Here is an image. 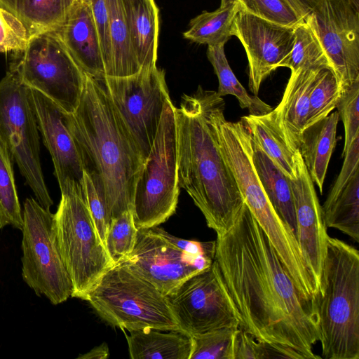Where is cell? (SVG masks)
I'll use <instances>...</instances> for the list:
<instances>
[{"label": "cell", "instance_id": "ab89813d", "mask_svg": "<svg viewBox=\"0 0 359 359\" xmlns=\"http://www.w3.org/2000/svg\"><path fill=\"white\" fill-rule=\"evenodd\" d=\"M84 191L88 206L94 220L100 237L104 245L111 219L103 201L97 194L95 187L84 172Z\"/></svg>", "mask_w": 359, "mask_h": 359}, {"label": "cell", "instance_id": "d6986e66", "mask_svg": "<svg viewBox=\"0 0 359 359\" xmlns=\"http://www.w3.org/2000/svg\"><path fill=\"white\" fill-rule=\"evenodd\" d=\"M321 69H300L291 72L282 99L277 107L273 108L277 124L288 146L294 152L299 149L307 120L310 93Z\"/></svg>", "mask_w": 359, "mask_h": 359}, {"label": "cell", "instance_id": "cb8c5ba5", "mask_svg": "<svg viewBox=\"0 0 359 359\" xmlns=\"http://www.w3.org/2000/svg\"><path fill=\"white\" fill-rule=\"evenodd\" d=\"M253 141L289 179L295 175V154L288 146L276 121L273 109L263 114L244 116Z\"/></svg>", "mask_w": 359, "mask_h": 359}, {"label": "cell", "instance_id": "f1b7e54d", "mask_svg": "<svg viewBox=\"0 0 359 359\" xmlns=\"http://www.w3.org/2000/svg\"><path fill=\"white\" fill-rule=\"evenodd\" d=\"M207 57L213 67L219 81L217 95L235 96L242 109H248L250 114H263L273 107L264 102L257 95H250L233 74L226 59L224 45L208 46Z\"/></svg>", "mask_w": 359, "mask_h": 359}, {"label": "cell", "instance_id": "52a82bcc", "mask_svg": "<svg viewBox=\"0 0 359 359\" xmlns=\"http://www.w3.org/2000/svg\"><path fill=\"white\" fill-rule=\"evenodd\" d=\"M54 217L59 249L73 285L72 297L86 300L114 264L96 229L85 194H61Z\"/></svg>", "mask_w": 359, "mask_h": 359}, {"label": "cell", "instance_id": "ee69618b", "mask_svg": "<svg viewBox=\"0 0 359 359\" xmlns=\"http://www.w3.org/2000/svg\"><path fill=\"white\" fill-rule=\"evenodd\" d=\"M238 0H221V7H224L228 5H230L231 4H233L235 2H237Z\"/></svg>", "mask_w": 359, "mask_h": 359}, {"label": "cell", "instance_id": "e575fe53", "mask_svg": "<svg viewBox=\"0 0 359 359\" xmlns=\"http://www.w3.org/2000/svg\"><path fill=\"white\" fill-rule=\"evenodd\" d=\"M241 9L267 21L294 27L304 22L290 0H238Z\"/></svg>", "mask_w": 359, "mask_h": 359}, {"label": "cell", "instance_id": "ac0fdd59", "mask_svg": "<svg viewBox=\"0 0 359 359\" xmlns=\"http://www.w3.org/2000/svg\"><path fill=\"white\" fill-rule=\"evenodd\" d=\"M72 57L88 75H105L101 45L88 0H74L66 18L56 29Z\"/></svg>", "mask_w": 359, "mask_h": 359}, {"label": "cell", "instance_id": "d590c367", "mask_svg": "<svg viewBox=\"0 0 359 359\" xmlns=\"http://www.w3.org/2000/svg\"><path fill=\"white\" fill-rule=\"evenodd\" d=\"M336 108L344 126V156L359 135V80L340 92Z\"/></svg>", "mask_w": 359, "mask_h": 359}, {"label": "cell", "instance_id": "2e32d148", "mask_svg": "<svg viewBox=\"0 0 359 359\" xmlns=\"http://www.w3.org/2000/svg\"><path fill=\"white\" fill-rule=\"evenodd\" d=\"M29 94L61 194L73 191L84 194V171L74 140L65 121V111L36 90L29 88Z\"/></svg>", "mask_w": 359, "mask_h": 359}, {"label": "cell", "instance_id": "60d3db41", "mask_svg": "<svg viewBox=\"0 0 359 359\" xmlns=\"http://www.w3.org/2000/svg\"><path fill=\"white\" fill-rule=\"evenodd\" d=\"M152 229L182 251L194 257H206L214 259L216 241H196L176 237L158 226Z\"/></svg>", "mask_w": 359, "mask_h": 359}, {"label": "cell", "instance_id": "83f0119b", "mask_svg": "<svg viewBox=\"0 0 359 359\" xmlns=\"http://www.w3.org/2000/svg\"><path fill=\"white\" fill-rule=\"evenodd\" d=\"M240 9L237 1L220 6L214 11H203L190 20L189 29L183 33V36L208 46L224 45L233 36L234 20Z\"/></svg>", "mask_w": 359, "mask_h": 359}, {"label": "cell", "instance_id": "9c48e42d", "mask_svg": "<svg viewBox=\"0 0 359 359\" xmlns=\"http://www.w3.org/2000/svg\"><path fill=\"white\" fill-rule=\"evenodd\" d=\"M22 276L39 297L57 305L73 293V285L59 249L55 217L34 198L24 202Z\"/></svg>", "mask_w": 359, "mask_h": 359}, {"label": "cell", "instance_id": "1f68e13d", "mask_svg": "<svg viewBox=\"0 0 359 359\" xmlns=\"http://www.w3.org/2000/svg\"><path fill=\"white\" fill-rule=\"evenodd\" d=\"M339 95L340 90L333 69L331 67L322 68L310 93L305 128L328 116L336 108Z\"/></svg>", "mask_w": 359, "mask_h": 359}, {"label": "cell", "instance_id": "3957f363", "mask_svg": "<svg viewBox=\"0 0 359 359\" xmlns=\"http://www.w3.org/2000/svg\"><path fill=\"white\" fill-rule=\"evenodd\" d=\"M64 118L111 222L131 210L144 161L97 78L86 73L79 105Z\"/></svg>", "mask_w": 359, "mask_h": 359}, {"label": "cell", "instance_id": "7bdbcfd3", "mask_svg": "<svg viewBox=\"0 0 359 359\" xmlns=\"http://www.w3.org/2000/svg\"><path fill=\"white\" fill-rule=\"evenodd\" d=\"M109 351L107 344L102 343L98 346L92 348L89 352L80 355V359H105L109 357Z\"/></svg>", "mask_w": 359, "mask_h": 359}, {"label": "cell", "instance_id": "f35d334b", "mask_svg": "<svg viewBox=\"0 0 359 359\" xmlns=\"http://www.w3.org/2000/svg\"><path fill=\"white\" fill-rule=\"evenodd\" d=\"M88 1L100 37L105 75L109 76L112 63V50L107 2L106 0H88Z\"/></svg>", "mask_w": 359, "mask_h": 359}, {"label": "cell", "instance_id": "b9f144b4", "mask_svg": "<svg viewBox=\"0 0 359 359\" xmlns=\"http://www.w3.org/2000/svg\"><path fill=\"white\" fill-rule=\"evenodd\" d=\"M344 157L341 170L326 200L337 196L347 184L355 173L359 171V135L353 140Z\"/></svg>", "mask_w": 359, "mask_h": 359}, {"label": "cell", "instance_id": "30bf717a", "mask_svg": "<svg viewBox=\"0 0 359 359\" xmlns=\"http://www.w3.org/2000/svg\"><path fill=\"white\" fill-rule=\"evenodd\" d=\"M0 139L36 200L50 210L53 201L41 169L39 130L29 88L10 71L0 81Z\"/></svg>", "mask_w": 359, "mask_h": 359}, {"label": "cell", "instance_id": "603a6c76", "mask_svg": "<svg viewBox=\"0 0 359 359\" xmlns=\"http://www.w3.org/2000/svg\"><path fill=\"white\" fill-rule=\"evenodd\" d=\"M252 150L253 164L268 198L280 217L291 228L296 236L294 200L289 178L252 138Z\"/></svg>", "mask_w": 359, "mask_h": 359}, {"label": "cell", "instance_id": "7a4b0ae2", "mask_svg": "<svg viewBox=\"0 0 359 359\" xmlns=\"http://www.w3.org/2000/svg\"><path fill=\"white\" fill-rule=\"evenodd\" d=\"M220 97L199 86L175 107L179 184L217 236L227 232L246 206L219 147L215 111Z\"/></svg>", "mask_w": 359, "mask_h": 359}, {"label": "cell", "instance_id": "4fadbf2b", "mask_svg": "<svg viewBox=\"0 0 359 359\" xmlns=\"http://www.w3.org/2000/svg\"><path fill=\"white\" fill-rule=\"evenodd\" d=\"M182 331L191 337L238 327L233 307L211 265L165 295Z\"/></svg>", "mask_w": 359, "mask_h": 359}, {"label": "cell", "instance_id": "d4e9b609", "mask_svg": "<svg viewBox=\"0 0 359 359\" xmlns=\"http://www.w3.org/2000/svg\"><path fill=\"white\" fill-rule=\"evenodd\" d=\"M72 3L73 0H0L25 23L32 36L57 29Z\"/></svg>", "mask_w": 359, "mask_h": 359}, {"label": "cell", "instance_id": "8fae6325", "mask_svg": "<svg viewBox=\"0 0 359 359\" xmlns=\"http://www.w3.org/2000/svg\"><path fill=\"white\" fill-rule=\"evenodd\" d=\"M100 81L145 162L155 140L164 106L170 98L165 71L142 67L126 76L103 75Z\"/></svg>", "mask_w": 359, "mask_h": 359}, {"label": "cell", "instance_id": "5bb4252c", "mask_svg": "<svg viewBox=\"0 0 359 359\" xmlns=\"http://www.w3.org/2000/svg\"><path fill=\"white\" fill-rule=\"evenodd\" d=\"M213 260L187 254L149 228L138 229L133 250L123 262L166 295L189 277L210 267Z\"/></svg>", "mask_w": 359, "mask_h": 359}, {"label": "cell", "instance_id": "8d00e7d4", "mask_svg": "<svg viewBox=\"0 0 359 359\" xmlns=\"http://www.w3.org/2000/svg\"><path fill=\"white\" fill-rule=\"evenodd\" d=\"M289 358L288 351L281 346L257 340L238 327L233 334V359Z\"/></svg>", "mask_w": 359, "mask_h": 359}, {"label": "cell", "instance_id": "74e56055", "mask_svg": "<svg viewBox=\"0 0 359 359\" xmlns=\"http://www.w3.org/2000/svg\"><path fill=\"white\" fill-rule=\"evenodd\" d=\"M31 36L25 23L0 4V53L23 50Z\"/></svg>", "mask_w": 359, "mask_h": 359}, {"label": "cell", "instance_id": "836d02e7", "mask_svg": "<svg viewBox=\"0 0 359 359\" xmlns=\"http://www.w3.org/2000/svg\"><path fill=\"white\" fill-rule=\"evenodd\" d=\"M238 327H224L191 337L190 359H233V339Z\"/></svg>", "mask_w": 359, "mask_h": 359}, {"label": "cell", "instance_id": "4dcf8cb0", "mask_svg": "<svg viewBox=\"0 0 359 359\" xmlns=\"http://www.w3.org/2000/svg\"><path fill=\"white\" fill-rule=\"evenodd\" d=\"M13 162L0 139V229L11 225L22 231L23 217L15 183Z\"/></svg>", "mask_w": 359, "mask_h": 359}, {"label": "cell", "instance_id": "9a60e30c", "mask_svg": "<svg viewBox=\"0 0 359 359\" xmlns=\"http://www.w3.org/2000/svg\"><path fill=\"white\" fill-rule=\"evenodd\" d=\"M232 33L245 48L249 65V88L257 95L264 80L292 50L294 27L267 21L240 9Z\"/></svg>", "mask_w": 359, "mask_h": 359}, {"label": "cell", "instance_id": "d6a6232c", "mask_svg": "<svg viewBox=\"0 0 359 359\" xmlns=\"http://www.w3.org/2000/svg\"><path fill=\"white\" fill-rule=\"evenodd\" d=\"M138 229L131 210H127L110 223L104 247L114 265L125 261L135 244Z\"/></svg>", "mask_w": 359, "mask_h": 359}, {"label": "cell", "instance_id": "7c38bea8", "mask_svg": "<svg viewBox=\"0 0 359 359\" xmlns=\"http://www.w3.org/2000/svg\"><path fill=\"white\" fill-rule=\"evenodd\" d=\"M321 43L340 92L359 80L358 0H290Z\"/></svg>", "mask_w": 359, "mask_h": 359}, {"label": "cell", "instance_id": "6da1fadb", "mask_svg": "<svg viewBox=\"0 0 359 359\" xmlns=\"http://www.w3.org/2000/svg\"><path fill=\"white\" fill-rule=\"evenodd\" d=\"M212 268L238 327L265 343L316 359L320 341L315 302L303 297L246 205L235 224L217 236Z\"/></svg>", "mask_w": 359, "mask_h": 359}, {"label": "cell", "instance_id": "ba28073f", "mask_svg": "<svg viewBox=\"0 0 359 359\" xmlns=\"http://www.w3.org/2000/svg\"><path fill=\"white\" fill-rule=\"evenodd\" d=\"M9 71L27 87L41 93L65 113L77 108L86 73L55 31L31 36L22 51L13 53Z\"/></svg>", "mask_w": 359, "mask_h": 359}, {"label": "cell", "instance_id": "e0dca14e", "mask_svg": "<svg viewBox=\"0 0 359 359\" xmlns=\"http://www.w3.org/2000/svg\"><path fill=\"white\" fill-rule=\"evenodd\" d=\"M289 180L294 200L296 237L306 266L319 289L329 236L314 183L299 150L295 154V175Z\"/></svg>", "mask_w": 359, "mask_h": 359}, {"label": "cell", "instance_id": "7402d4cb", "mask_svg": "<svg viewBox=\"0 0 359 359\" xmlns=\"http://www.w3.org/2000/svg\"><path fill=\"white\" fill-rule=\"evenodd\" d=\"M337 111L306 128L302 135L299 151L313 181L323 193L329 162L337 144Z\"/></svg>", "mask_w": 359, "mask_h": 359}, {"label": "cell", "instance_id": "5b68a950", "mask_svg": "<svg viewBox=\"0 0 359 359\" xmlns=\"http://www.w3.org/2000/svg\"><path fill=\"white\" fill-rule=\"evenodd\" d=\"M86 301L102 319L122 331L181 330L166 296L126 262L105 271Z\"/></svg>", "mask_w": 359, "mask_h": 359}, {"label": "cell", "instance_id": "277c9868", "mask_svg": "<svg viewBox=\"0 0 359 359\" xmlns=\"http://www.w3.org/2000/svg\"><path fill=\"white\" fill-rule=\"evenodd\" d=\"M322 358L359 359V252L328 237L314 298Z\"/></svg>", "mask_w": 359, "mask_h": 359}, {"label": "cell", "instance_id": "f546056e", "mask_svg": "<svg viewBox=\"0 0 359 359\" xmlns=\"http://www.w3.org/2000/svg\"><path fill=\"white\" fill-rule=\"evenodd\" d=\"M292 50L277 66L287 67L291 72L298 69H320L331 67L325 52L311 27L302 22L294 27Z\"/></svg>", "mask_w": 359, "mask_h": 359}, {"label": "cell", "instance_id": "8992f818", "mask_svg": "<svg viewBox=\"0 0 359 359\" xmlns=\"http://www.w3.org/2000/svg\"><path fill=\"white\" fill-rule=\"evenodd\" d=\"M180 187L175 107L169 98L135 184L131 211L136 227L149 229L167 221L176 211Z\"/></svg>", "mask_w": 359, "mask_h": 359}, {"label": "cell", "instance_id": "4316f807", "mask_svg": "<svg viewBox=\"0 0 359 359\" xmlns=\"http://www.w3.org/2000/svg\"><path fill=\"white\" fill-rule=\"evenodd\" d=\"M321 208L327 228L336 229L358 242L359 171L337 196L325 200Z\"/></svg>", "mask_w": 359, "mask_h": 359}, {"label": "cell", "instance_id": "ffe728a7", "mask_svg": "<svg viewBox=\"0 0 359 359\" xmlns=\"http://www.w3.org/2000/svg\"><path fill=\"white\" fill-rule=\"evenodd\" d=\"M131 42L142 67L156 65L159 9L155 0H123Z\"/></svg>", "mask_w": 359, "mask_h": 359}, {"label": "cell", "instance_id": "484cf974", "mask_svg": "<svg viewBox=\"0 0 359 359\" xmlns=\"http://www.w3.org/2000/svg\"><path fill=\"white\" fill-rule=\"evenodd\" d=\"M112 50L109 76H126L141 67L133 48L123 0H106Z\"/></svg>", "mask_w": 359, "mask_h": 359}, {"label": "cell", "instance_id": "44dd1931", "mask_svg": "<svg viewBox=\"0 0 359 359\" xmlns=\"http://www.w3.org/2000/svg\"><path fill=\"white\" fill-rule=\"evenodd\" d=\"M132 359H190L192 337L182 330L123 331Z\"/></svg>", "mask_w": 359, "mask_h": 359}]
</instances>
